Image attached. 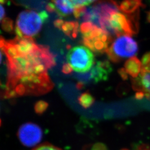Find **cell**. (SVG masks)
<instances>
[{
	"label": "cell",
	"mask_w": 150,
	"mask_h": 150,
	"mask_svg": "<svg viewBox=\"0 0 150 150\" xmlns=\"http://www.w3.org/2000/svg\"><path fill=\"white\" fill-rule=\"evenodd\" d=\"M0 50L7 58L6 98L40 95L52 88L48 71L55 59L48 47L38 45L32 38L6 40L0 36Z\"/></svg>",
	"instance_id": "1"
},
{
	"label": "cell",
	"mask_w": 150,
	"mask_h": 150,
	"mask_svg": "<svg viewBox=\"0 0 150 150\" xmlns=\"http://www.w3.org/2000/svg\"><path fill=\"white\" fill-rule=\"evenodd\" d=\"M48 18L46 11L38 12L30 10L22 11L17 18L15 27L17 37L22 38L36 36L40 32L43 23Z\"/></svg>",
	"instance_id": "2"
},
{
	"label": "cell",
	"mask_w": 150,
	"mask_h": 150,
	"mask_svg": "<svg viewBox=\"0 0 150 150\" xmlns=\"http://www.w3.org/2000/svg\"><path fill=\"white\" fill-rule=\"evenodd\" d=\"M82 43L91 51L96 54L107 52L113 38L101 28L90 22H83L80 26Z\"/></svg>",
	"instance_id": "3"
},
{
	"label": "cell",
	"mask_w": 150,
	"mask_h": 150,
	"mask_svg": "<svg viewBox=\"0 0 150 150\" xmlns=\"http://www.w3.org/2000/svg\"><path fill=\"white\" fill-rule=\"evenodd\" d=\"M138 50V44L131 36L121 35L113 40L106 54L108 59L117 63L134 57Z\"/></svg>",
	"instance_id": "4"
},
{
	"label": "cell",
	"mask_w": 150,
	"mask_h": 150,
	"mask_svg": "<svg viewBox=\"0 0 150 150\" xmlns=\"http://www.w3.org/2000/svg\"><path fill=\"white\" fill-rule=\"evenodd\" d=\"M67 62L72 70L82 74L88 72L95 64L93 54L85 46L71 48L67 54Z\"/></svg>",
	"instance_id": "5"
},
{
	"label": "cell",
	"mask_w": 150,
	"mask_h": 150,
	"mask_svg": "<svg viewBox=\"0 0 150 150\" xmlns=\"http://www.w3.org/2000/svg\"><path fill=\"white\" fill-rule=\"evenodd\" d=\"M112 70V68L108 61H97L88 72L78 76L79 81L77 85V88H81L87 83H96L106 80Z\"/></svg>",
	"instance_id": "6"
},
{
	"label": "cell",
	"mask_w": 150,
	"mask_h": 150,
	"mask_svg": "<svg viewBox=\"0 0 150 150\" xmlns=\"http://www.w3.org/2000/svg\"><path fill=\"white\" fill-rule=\"evenodd\" d=\"M17 135L22 145L27 147H32L41 141L42 138V131L35 123H26L20 127Z\"/></svg>",
	"instance_id": "7"
},
{
	"label": "cell",
	"mask_w": 150,
	"mask_h": 150,
	"mask_svg": "<svg viewBox=\"0 0 150 150\" xmlns=\"http://www.w3.org/2000/svg\"><path fill=\"white\" fill-rule=\"evenodd\" d=\"M132 87L150 100V70L142 67L139 76L132 79Z\"/></svg>",
	"instance_id": "8"
},
{
	"label": "cell",
	"mask_w": 150,
	"mask_h": 150,
	"mask_svg": "<svg viewBox=\"0 0 150 150\" xmlns=\"http://www.w3.org/2000/svg\"><path fill=\"white\" fill-rule=\"evenodd\" d=\"M54 26L62 30L69 38H75L77 36L79 25L77 21H64L63 20L57 19L54 21Z\"/></svg>",
	"instance_id": "9"
},
{
	"label": "cell",
	"mask_w": 150,
	"mask_h": 150,
	"mask_svg": "<svg viewBox=\"0 0 150 150\" xmlns=\"http://www.w3.org/2000/svg\"><path fill=\"white\" fill-rule=\"evenodd\" d=\"M55 12L60 17H67L74 13L75 7L70 0H50Z\"/></svg>",
	"instance_id": "10"
},
{
	"label": "cell",
	"mask_w": 150,
	"mask_h": 150,
	"mask_svg": "<svg viewBox=\"0 0 150 150\" xmlns=\"http://www.w3.org/2000/svg\"><path fill=\"white\" fill-rule=\"evenodd\" d=\"M123 69L127 75H129L131 78L134 79L137 77L141 74L142 64L137 57H132L126 61Z\"/></svg>",
	"instance_id": "11"
},
{
	"label": "cell",
	"mask_w": 150,
	"mask_h": 150,
	"mask_svg": "<svg viewBox=\"0 0 150 150\" xmlns=\"http://www.w3.org/2000/svg\"><path fill=\"white\" fill-rule=\"evenodd\" d=\"M145 7L142 0H122L118 5V9L125 15H131L139 11L140 7Z\"/></svg>",
	"instance_id": "12"
},
{
	"label": "cell",
	"mask_w": 150,
	"mask_h": 150,
	"mask_svg": "<svg viewBox=\"0 0 150 150\" xmlns=\"http://www.w3.org/2000/svg\"><path fill=\"white\" fill-rule=\"evenodd\" d=\"M95 98L89 92H85L81 94L78 98V101L81 106L84 108H88L94 103Z\"/></svg>",
	"instance_id": "13"
},
{
	"label": "cell",
	"mask_w": 150,
	"mask_h": 150,
	"mask_svg": "<svg viewBox=\"0 0 150 150\" xmlns=\"http://www.w3.org/2000/svg\"><path fill=\"white\" fill-rule=\"evenodd\" d=\"M2 28L6 32H11L15 29L13 21L8 17H6L3 19L1 22Z\"/></svg>",
	"instance_id": "14"
},
{
	"label": "cell",
	"mask_w": 150,
	"mask_h": 150,
	"mask_svg": "<svg viewBox=\"0 0 150 150\" xmlns=\"http://www.w3.org/2000/svg\"><path fill=\"white\" fill-rule=\"evenodd\" d=\"M74 7L84 6L90 5L91 4L95 2L98 0H70Z\"/></svg>",
	"instance_id": "15"
},
{
	"label": "cell",
	"mask_w": 150,
	"mask_h": 150,
	"mask_svg": "<svg viewBox=\"0 0 150 150\" xmlns=\"http://www.w3.org/2000/svg\"><path fill=\"white\" fill-rule=\"evenodd\" d=\"M47 106H48V104L46 102L43 101H41L38 102L36 104L35 109L37 113L40 114V113H42L46 111Z\"/></svg>",
	"instance_id": "16"
},
{
	"label": "cell",
	"mask_w": 150,
	"mask_h": 150,
	"mask_svg": "<svg viewBox=\"0 0 150 150\" xmlns=\"http://www.w3.org/2000/svg\"><path fill=\"white\" fill-rule=\"evenodd\" d=\"M86 8L84 6H77L75 7L74 11V15L75 18L79 19L81 18L85 11L86 10Z\"/></svg>",
	"instance_id": "17"
},
{
	"label": "cell",
	"mask_w": 150,
	"mask_h": 150,
	"mask_svg": "<svg viewBox=\"0 0 150 150\" xmlns=\"http://www.w3.org/2000/svg\"><path fill=\"white\" fill-rule=\"evenodd\" d=\"M33 150H62L59 148L50 145V144H43L36 148Z\"/></svg>",
	"instance_id": "18"
},
{
	"label": "cell",
	"mask_w": 150,
	"mask_h": 150,
	"mask_svg": "<svg viewBox=\"0 0 150 150\" xmlns=\"http://www.w3.org/2000/svg\"><path fill=\"white\" fill-rule=\"evenodd\" d=\"M46 11H48L49 12H55L54 7V5L50 2L47 4V5L46 6Z\"/></svg>",
	"instance_id": "19"
},
{
	"label": "cell",
	"mask_w": 150,
	"mask_h": 150,
	"mask_svg": "<svg viewBox=\"0 0 150 150\" xmlns=\"http://www.w3.org/2000/svg\"><path fill=\"white\" fill-rule=\"evenodd\" d=\"M72 71V69L70 67V66L67 64H64L63 67V72L64 74H71Z\"/></svg>",
	"instance_id": "20"
},
{
	"label": "cell",
	"mask_w": 150,
	"mask_h": 150,
	"mask_svg": "<svg viewBox=\"0 0 150 150\" xmlns=\"http://www.w3.org/2000/svg\"><path fill=\"white\" fill-rule=\"evenodd\" d=\"M122 150H129L127 149H123ZM134 150H150V147L147 145H139L137 146Z\"/></svg>",
	"instance_id": "21"
},
{
	"label": "cell",
	"mask_w": 150,
	"mask_h": 150,
	"mask_svg": "<svg viewBox=\"0 0 150 150\" xmlns=\"http://www.w3.org/2000/svg\"><path fill=\"white\" fill-rule=\"evenodd\" d=\"M5 16V10L4 7L0 4V22L2 21Z\"/></svg>",
	"instance_id": "22"
},
{
	"label": "cell",
	"mask_w": 150,
	"mask_h": 150,
	"mask_svg": "<svg viewBox=\"0 0 150 150\" xmlns=\"http://www.w3.org/2000/svg\"><path fill=\"white\" fill-rule=\"evenodd\" d=\"M119 74L121 76V77L124 79L126 80L127 79V74H126V71L124 70V69H121L120 70H119Z\"/></svg>",
	"instance_id": "23"
},
{
	"label": "cell",
	"mask_w": 150,
	"mask_h": 150,
	"mask_svg": "<svg viewBox=\"0 0 150 150\" xmlns=\"http://www.w3.org/2000/svg\"><path fill=\"white\" fill-rule=\"evenodd\" d=\"M146 19L148 22L150 23V10L148 11L147 13V17H146Z\"/></svg>",
	"instance_id": "24"
},
{
	"label": "cell",
	"mask_w": 150,
	"mask_h": 150,
	"mask_svg": "<svg viewBox=\"0 0 150 150\" xmlns=\"http://www.w3.org/2000/svg\"><path fill=\"white\" fill-rule=\"evenodd\" d=\"M7 0H0V4H5L7 2Z\"/></svg>",
	"instance_id": "25"
},
{
	"label": "cell",
	"mask_w": 150,
	"mask_h": 150,
	"mask_svg": "<svg viewBox=\"0 0 150 150\" xmlns=\"http://www.w3.org/2000/svg\"><path fill=\"white\" fill-rule=\"evenodd\" d=\"M144 68H145V69H147V70H150V62L147 66H146V67H144Z\"/></svg>",
	"instance_id": "26"
},
{
	"label": "cell",
	"mask_w": 150,
	"mask_h": 150,
	"mask_svg": "<svg viewBox=\"0 0 150 150\" xmlns=\"http://www.w3.org/2000/svg\"><path fill=\"white\" fill-rule=\"evenodd\" d=\"M1 61H2V54H1V51H0V64L1 63Z\"/></svg>",
	"instance_id": "27"
},
{
	"label": "cell",
	"mask_w": 150,
	"mask_h": 150,
	"mask_svg": "<svg viewBox=\"0 0 150 150\" xmlns=\"http://www.w3.org/2000/svg\"><path fill=\"white\" fill-rule=\"evenodd\" d=\"M1 120H0V126H1Z\"/></svg>",
	"instance_id": "28"
}]
</instances>
